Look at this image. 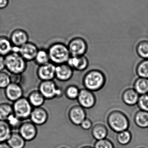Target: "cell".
Listing matches in <instances>:
<instances>
[{
    "instance_id": "6da1fadb",
    "label": "cell",
    "mask_w": 148,
    "mask_h": 148,
    "mask_svg": "<svg viewBox=\"0 0 148 148\" xmlns=\"http://www.w3.org/2000/svg\"><path fill=\"white\" fill-rule=\"evenodd\" d=\"M47 49L50 61L56 65L66 64L71 56L68 46L62 42H55Z\"/></svg>"
},
{
    "instance_id": "7a4b0ae2",
    "label": "cell",
    "mask_w": 148,
    "mask_h": 148,
    "mask_svg": "<svg viewBox=\"0 0 148 148\" xmlns=\"http://www.w3.org/2000/svg\"><path fill=\"white\" fill-rule=\"evenodd\" d=\"M5 69L13 75L19 76L27 67V62L17 53L12 52L5 57Z\"/></svg>"
},
{
    "instance_id": "3957f363",
    "label": "cell",
    "mask_w": 148,
    "mask_h": 148,
    "mask_svg": "<svg viewBox=\"0 0 148 148\" xmlns=\"http://www.w3.org/2000/svg\"><path fill=\"white\" fill-rule=\"evenodd\" d=\"M106 83L104 74L99 70H92L85 75L83 84L85 88L92 92L101 90Z\"/></svg>"
},
{
    "instance_id": "277c9868",
    "label": "cell",
    "mask_w": 148,
    "mask_h": 148,
    "mask_svg": "<svg viewBox=\"0 0 148 148\" xmlns=\"http://www.w3.org/2000/svg\"><path fill=\"white\" fill-rule=\"evenodd\" d=\"M107 123L110 128L117 133L128 130L130 126L128 117L119 111L112 112L108 116Z\"/></svg>"
},
{
    "instance_id": "5b68a950",
    "label": "cell",
    "mask_w": 148,
    "mask_h": 148,
    "mask_svg": "<svg viewBox=\"0 0 148 148\" xmlns=\"http://www.w3.org/2000/svg\"><path fill=\"white\" fill-rule=\"evenodd\" d=\"M38 90L46 100L60 97L63 95L62 89L58 86L53 80L41 81Z\"/></svg>"
},
{
    "instance_id": "8992f818",
    "label": "cell",
    "mask_w": 148,
    "mask_h": 148,
    "mask_svg": "<svg viewBox=\"0 0 148 148\" xmlns=\"http://www.w3.org/2000/svg\"><path fill=\"white\" fill-rule=\"evenodd\" d=\"M14 113L23 121L29 119L33 107L32 106L27 97H22L13 103Z\"/></svg>"
},
{
    "instance_id": "52a82bcc",
    "label": "cell",
    "mask_w": 148,
    "mask_h": 148,
    "mask_svg": "<svg viewBox=\"0 0 148 148\" xmlns=\"http://www.w3.org/2000/svg\"><path fill=\"white\" fill-rule=\"evenodd\" d=\"M67 46L71 56H84L88 51L87 41L81 37H75L72 39Z\"/></svg>"
},
{
    "instance_id": "ba28073f",
    "label": "cell",
    "mask_w": 148,
    "mask_h": 148,
    "mask_svg": "<svg viewBox=\"0 0 148 148\" xmlns=\"http://www.w3.org/2000/svg\"><path fill=\"white\" fill-rule=\"evenodd\" d=\"M18 132L26 142H30L35 139L38 133L37 125L30 120L24 121Z\"/></svg>"
},
{
    "instance_id": "9c48e42d",
    "label": "cell",
    "mask_w": 148,
    "mask_h": 148,
    "mask_svg": "<svg viewBox=\"0 0 148 148\" xmlns=\"http://www.w3.org/2000/svg\"><path fill=\"white\" fill-rule=\"evenodd\" d=\"M77 100L79 105L84 109L92 108L96 103V97L93 92L86 88L80 90Z\"/></svg>"
},
{
    "instance_id": "30bf717a",
    "label": "cell",
    "mask_w": 148,
    "mask_h": 148,
    "mask_svg": "<svg viewBox=\"0 0 148 148\" xmlns=\"http://www.w3.org/2000/svg\"><path fill=\"white\" fill-rule=\"evenodd\" d=\"M56 68V65L51 62L39 66L37 69V76L41 81L53 80L55 78Z\"/></svg>"
},
{
    "instance_id": "8fae6325",
    "label": "cell",
    "mask_w": 148,
    "mask_h": 148,
    "mask_svg": "<svg viewBox=\"0 0 148 148\" xmlns=\"http://www.w3.org/2000/svg\"><path fill=\"white\" fill-rule=\"evenodd\" d=\"M5 95L8 100L14 103L24 97V90L19 84L12 82L5 89Z\"/></svg>"
},
{
    "instance_id": "7c38bea8",
    "label": "cell",
    "mask_w": 148,
    "mask_h": 148,
    "mask_svg": "<svg viewBox=\"0 0 148 148\" xmlns=\"http://www.w3.org/2000/svg\"><path fill=\"white\" fill-rule=\"evenodd\" d=\"M39 49L36 44L28 41L20 47L19 53L27 62L34 61Z\"/></svg>"
},
{
    "instance_id": "4fadbf2b",
    "label": "cell",
    "mask_w": 148,
    "mask_h": 148,
    "mask_svg": "<svg viewBox=\"0 0 148 148\" xmlns=\"http://www.w3.org/2000/svg\"><path fill=\"white\" fill-rule=\"evenodd\" d=\"M48 118L47 110L42 106L33 108L29 119L37 126H40L45 124Z\"/></svg>"
},
{
    "instance_id": "5bb4252c",
    "label": "cell",
    "mask_w": 148,
    "mask_h": 148,
    "mask_svg": "<svg viewBox=\"0 0 148 148\" xmlns=\"http://www.w3.org/2000/svg\"><path fill=\"white\" fill-rule=\"evenodd\" d=\"M68 116L70 121L73 124L80 125L86 118V112L84 109L80 106H74L69 110Z\"/></svg>"
},
{
    "instance_id": "9a60e30c",
    "label": "cell",
    "mask_w": 148,
    "mask_h": 148,
    "mask_svg": "<svg viewBox=\"0 0 148 148\" xmlns=\"http://www.w3.org/2000/svg\"><path fill=\"white\" fill-rule=\"evenodd\" d=\"M9 38L13 45L18 47H21L29 41L28 33L25 30L20 28L13 31Z\"/></svg>"
},
{
    "instance_id": "2e32d148",
    "label": "cell",
    "mask_w": 148,
    "mask_h": 148,
    "mask_svg": "<svg viewBox=\"0 0 148 148\" xmlns=\"http://www.w3.org/2000/svg\"><path fill=\"white\" fill-rule=\"evenodd\" d=\"M74 70L66 63L56 65L55 78L61 82H66L72 77Z\"/></svg>"
},
{
    "instance_id": "e0dca14e",
    "label": "cell",
    "mask_w": 148,
    "mask_h": 148,
    "mask_svg": "<svg viewBox=\"0 0 148 148\" xmlns=\"http://www.w3.org/2000/svg\"><path fill=\"white\" fill-rule=\"evenodd\" d=\"M140 95L133 88L125 90L122 94L123 102L127 105L132 106L137 104Z\"/></svg>"
},
{
    "instance_id": "ac0fdd59",
    "label": "cell",
    "mask_w": 148,
    "mask_h": 148,
    "mask_svg": "<svg viewBox=\"0 0 148 148\" xmlns=\"http://www.w3.org/2000/svg\"><path fill=\"white\" fill-rule=\"evenodd\" d=\"M27 98L33 108L42 107L46 100L38 90L31 92Z\"/></svg>"
},
{
    "instance_id": "d6986e66",
    "label": "cell",
    "mask_w": 148,
    "mask_h": 148,
    "mask_svg": "<svg viewBox=\"0 0 148 148\" xmlns=\"http://www.w3.org/2000/svg\"><path fill=\"white\" fill-rule=\"evenodd\" d=\"M7 143L12 148H24L27 143L18 131H13Z\"/></svg>"
},
{
    "instance_id": "ffe728a7",
    "label": "cell",
    "mask_w": 148,
    "mask_h": 148,
    "mask_svg": "<svg viewBox=\"0 0 148 148\" xmlns=\"http://www.w3.org/2000/svg\"><path fill=\"white\" fill-rule=\"evenodd\" d=\"M13 47V45L9 38L0 36V55L5 57L12 52Z\"/></svg>"
},
{
    "instance_id": "44dd1931",
    "label": "cell",
    "mask_w": 148,
    "mask_h": 148,
    "mask_svg": "<svg viewBox=\"0 0 148 148\" xmlns=\"http://www.w3.org/2000/svg\"><path fill=\"white\" fill-rule=\"evenodd\" d=\"M134 122L137 126L141 128L148 127V112L140 110L134 116Z\"/></svg>"
},
{
    "instance_id": "7402d4cb",
    "label": "cell",
    "mask_w": 148,
    "mask_h": 148,
    "mask_svg": "<svg viewBox=\"0 0 148 148\" xmlns=\"http://www.w3.org/2000/svg\"><path fill=\"white\" fill-rule=\"evenodd\" d=\"M108 133V130L106 126L101 124L96 125L92 130V135L97 140L106 138Z\"/></svg>"
},
{
    "instance_id": "603a6c76",
    "label": "cell",
    "mask_w": 148,
    "mask_h": 148,
    "mask_svg": "<svg viewBox=\"0 0 148 148\" xmlns=\"http://www.w3.org/2000/svg\"><path fill=\"white\" fill-rule=\"evenodd\" d=\"M133 89L139 95L148 93V79L138 77L134 83Z\"/></svg>"
},
{
    "instance_id": "cb8c5ba5",
    "label": "cell",
    "mask_w": 148,
    "mask_h": 148,
    "mask_svg": "<svg viewBox=\"0 0 148 148\" xmlns=\"http://www.w3.org/2000/svg\"><path fill=\"white\" fill-rule=\"evenodd\" d=\"M12 132L7 121L0 120V143L7 142Z\"/></svg>"
},
{
    "instance_id": "d4e9b609",
    "label": "cell",
    "mask_w": 148,
    "mask_h": 148,
    "mask_svg": "<svg viewBox=\"0 0 148 148\" xmlns=\"http://www.w3.org/2000/svg\"><path fill=\"white\" fill-rule=\"evenodd\" d=\"M34 61L38 66L45 64L51 62L47 49L39 48Z\"/></svg>"
},
{
    "instance_id": "484cf974",
    "label": "cell",
    "mask_w": 148,
    "mask_h": 148,
    "mask_svg": "<svg viewBox=\"0 0 148 148\" xmlns=\"http://www.w3.org/2000/svg\"><path fill=\"white\" fill-rule=\"evenodd\" d=\"M13 113L12 105L8 103H0V120L7 121Z\"/></svg>"
},
{
    "instance_id": "4316f807",
    "label": "cell",
    "mask_w": 148,
    "mask_h": 148,
    "mask_svg": "<svg viewBox=\"0 0 148 148\" xmlns=\"http://www.w3.org/2000/svg\"><path fill=\"white\" fill-rule=\"evenodd\" d=\"M136 52L138 56L144 60L148 59V41H140L136 46Z\"/></svg>"
},
{
    "instance_id": "83f0119b",
    "label": "cell",
    "mask_w": 148,
    "mask_h": 148,
    "mask_svg": "<svg viewBox=\"0 0 148 148\" xmlns=\"http://www.w3.org/2000/svg\"><path fill=\"white\" fill-rule=\"evenodd\" d=\"M136 72L138 77L148 79V60H144L138 63Z\"/></svg>"
},
{
    "instance_id": "f1b7e54d",
    "label": "cell",
    "mask_w": 148,
    "mask_h": 148,
    "mask_svg": "<svg viewBox=\"0 0 148 148\" xmlns=\"http://www.w3.org/2000/svg\"><path fill=\"white\" fill-rule=\"evenodd\" d=\"M132 136L130 131L128 130L123 131L118 133L117 140L120 144L126 145L131 141Z\"/></svg>"
},
{
    "instance_id": "f546056e",
    "label": "cell",
    "mask_w": 148,
    "mask_h": 148,
    "mask_svg": "<svg viewBox=\"0 0 148 148\" xmlns=\"http://www.w3.org/2000/svg\"><path fill=\"white\" fill-rule=\"evenodd\" d=\"M80 90L76 86L72 85L67 86L64 91L66 97L71 100L77 99L79 94Z\"/></svg>"
},
{
    "instance_id": "4dcf8cb0",
    "label": "cell",
    "mask_w": 148,
    "mask_h": 148,
    "mask_svg": "<svg viewBox=\"0 0 148 148\" xmlns=\"http://www.w3.org/2000/svg\"><path fill=\"white\" fill-rule=\"evenodd\" d=\"M24 121L14 115V113L11 115L7 120L13 131H18Z\"/></svg>"
},
{
    "instance_id": "1f68e13d",
    "label": "cell",
    "mask_w": 148,
    "mask_h": 148,
    "mask_svg": "<svg viewBox=\"0 0 148 148\" xmlns=\"http://www.w3.org/2000/svg\"><path fill=\"white\" fill-rule=\"evenodd\" d=\"M12 82V77L6 72H0V89L5 90Z\"/></svg>"
},
{
    "instance_id": "d6a6232c",
    "label": "cell",
    "mask_w": 148,
    "mask_h": 148,
    "mask_svg": "<svg viewBox=\"0 0 148 148\" xmlns=\"http://www.w3.org/2000/svg\"><path fill=\"white\" fill-rule=\"evenodd\" d=\"M137 105L141 110L148 112V93L140 95Z\"/></svg>"
},
{
    "instance_id": "836d02e7",
    "label": "cell",
    "mask_w": 148,
    "mask_h": 148,
    "mask_svg": "<svg viewBox=\"0 0 148 148\" xmlns=\"http://www.w3.org/2000/svg\"><path fill=\"white\" fill-rule=\"evenodd\" d=\"M94 148H114V147L112 142L106 138L97 140L94 145Z\"/></svg>"
},
{
    "instance_id": "e575fe53",
    "label": "cell",
    "mask_w": 148,
    "mask_h": 148,
    "mask_svg": "<svg viewBox=\"0 0 148 148\" xmlns=\"http://www.w3.org/2000/svg\"><path fill=\"white\" fill-rule=\"evenodd\" d=\"M80 63V57L71 56L68 59L66 64L73 70L77 71Z\"/></svg>"
},
{
    "instance_id": "d590c367",
    "label": "cell",
    "mask_w": 148,
    "mask_h": 148,
    "mask_svg": "<svg viewBox=\"0 0 148 148\" xmlns=\"http://www.w3.org/2000/svg\"><path fill=\"white\" fill-rule=\"evenodd\" d=\"M89 61L88 59L85 55L80 56V63L77 71H83L87 69L89 66Z\"/></svg>"
},
{
    "instance_id": "8d00e7d4",
    "label": "cell",
    "mask_w": 148,
    "mask_h": 148,
    "mask_svg": "<svg viewBox=\"0 0 148 148\" xmlns=\"http://www.w3.org/2000/svg\"><path fill=\"white\" fill-rule=\"evenodd\" d=\"M92 122L90 119H89L86 118L81 123V124L79 126L84 129V130H90L92 127Z\"/></svg>"
},
{
    "instance_id": "74e56055",
    "label": "cell",
    "mask_w": 148,
    "mask_h": 148,
    "mask_svg": "<svg viewBox=\"0 0 148 148\" xmlns=\"http://www.w3.org/2000/svg\"><path fill=\"white\" fill-rule=\"evenodd\" d=\"M5 69V57L0 55V72L3 71Z\"/></svg>"
},
{
    "instance_id": "f35d334b",
    "label": "cell",
    "mask_w": 148,
    "mask_h": 148,
    "mask_svg": "<svg viewBox=\"0 0 148 148\" xmlns=\"http://www.w3.org/2000/svg\"><path fill=\"white\" fill-rule=\"evenodd\" d=\"M9 4V0H0V9L6 8Z\"/></svg>"
},
{
    "instance_id": "ab89813d",
    "label": "cell",
    "mask_w": 148,
    "mask_h": 148,
    "mask_svg": "<svg viewBox=\"0 0 148 148\" xmlns=\"http://www.w3.org/2000/svg\"><path fill=\"white\" fill-rule=\"evenodd\" d=\"M0 148H12L7 142L0 143Z\"/></svg>"
},
{
    "instance_id": "60d3db41",
    "label": "cell",
    "mask_w": 148,
    "mask_h": 148,
    "mask_svg": "<svg viewBox=\"0 0 148 148\" xmlns=\"http://www.w3.org/2000/svg\"><path fill=\"white\" fill-rule=\"evenodd\" d=\"M81 148H93L90 146H84V147H82Z\"/></svg>"
},
{
    "instance_id": "b9f144b4",
    "label": "cell",
    "mask_w": 148,
    "mask_h": 148,
    "mask_svg": "<svg viewBox=\"0 0 148 148\" xmlns=\"http://www.w3.org/2000/svg\"><path fill=\"white\" fill-rule=\"evenodd\" d=\"M144 148V147H140V148Z\"/></svg>"
},
{
    "instance_id": "7bdbcfd3",
    "label": "cell",
    "mask_w": 148,
    "mask_h": 148,
    "mask_svg": "<svg viewBox=\"0 0 148 148\" xmlns=\"http://www.w3.org/2000/svg\"><path fill=\"white\" fill-rule=\"evenodd\" d=\"M65 148V147H61V148Z\"/></svg>"
},
{
    "instance_id": "ee69618b",
    "label": "cell",
    "mask_w": 148,
    "mask_h": 148,
    "mask_svg": "<svg viewBox=\"0 0 148 148\" xmlns=\"http://www.w3.org/2000/svg\"><path fill=\"white\" fill-rule=\"evenodd\" d=\"M147 130H148V128H147Z\"/></svg>"
}]
</instances>
